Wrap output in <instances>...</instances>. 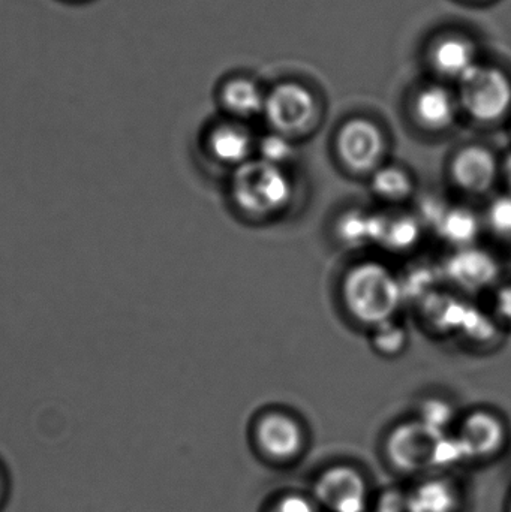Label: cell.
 <instances>
[{
  "instance_id": "obj_2",
  "label": "cell",
  "mask_w": 511,
  "mask_h": 512,
  "mask_svg": "<svg viewBox=\"0 0 511 512\" xmlns=\"http://www.w3.org/2000/svg\"><path fill=\"white\" fill-rule=\"evenodd\" d=\"M342 298L350 315L372 328L393 321L404 301L401 280L386 265L371 261L348 271Z\"/></svg>"
},
{
  "instance_id": "obj_25",
  "label": "cell",
  "mask_w": 511,
  "mask_h": 512,
  "mask_svg": "<svg viewBox=\"0 0 511 512\" xmlns=\"http://www.w3.org/2000/svg\"><path fill=\"white\" fill-rule=\"evenodd\" d=\"M486 222L498 237L511 242V194L501 195L489 204Z\"/></svg>"
},
{
  "instance_id": "obj_10",
  "label": "cell",
  "mask_w": 511,
  "mask_h": 512,
  "mask_svg": "<svg viewBox=\"0 0 511 512\" xmlns=\"http://www.w3.org/2000/svg\"><path fill=\"white\" fill-rule=\"evenodd\" d=\"M452 179L465 194L485 195L500 177V161L483 146H468L456 153L452 162Z\"/></svg>"
},
{
  "instance_id": "obj_13",
  "label": "cell",
  "mask_w": 511,
  "mask_h": 512,
  "mask_svg": "<svg viewBox=\"0 0 511 512\" xmlns=\"http://www.w3.org/2000/svg\"><path fill=\"white\" fill-rule=\"evenodd\" d=\"M410 495L416 512H459L464 507L462 487L450 474L420 478Z\"/></svg>"
},
{
  "instance_id": "obj_22",
  "label": "cell",
  "mask_w": 511,
  "mask_h": 512,
  "mask_svg": "<svg viewBox=\"0 0 511 512\" xmlns=\"http://www.w3.org/2000/svg\"><path fill=\"white\" fill-rule=\"evenodd\" d=\"M258 152H260V159H263V161L276 165V167L285 168L294 161L296 147L291 143V138L275 132V134L267 135L260 141Z\"/></svg>"
},
{
  "instance_id": "obj_24",
  "label": "cell",
  "mask_w": 511,
  "mask_h": 512,
  "mask_svg": "<svg viewBox=\"0 0 511 512\" xmlns=\"http://www.w3.org/2000/svg\"><path fill=\"white\" fill-rule=\"evenodd\" d=\"M419 420L441 432H449L455 420V408L443 399H428L420 406Z\"/></svg>"
},
{
  "instance_id": "obj_9",
  "label": "cell",
  "mask_w": 511,
  "mask_h": 512,
  "mask_svg": "<svg viewBox=\"0 0 511 512\" xmlns=\"http://www.w3.org/2000/svg\"><path fill=\"white\" fill-rule=\"evenodd\" d=\"M456 439L468 463H483L503 453L509 441L506 423L494 412L474 411L462 420Z\"/></svg>"
},
{
  "instance_id": "obj_11",
  "label": "cell",
  "mask_w": 511,
  "mask_h": 512,
  "mask_svg": "<svg viewBox=\"0 0 511 512\" xmlns=\"http://www.w3.org/2000/svg\"><path fill=\"white\" fill-rule=\"evenodd\" d=\"M444 273L459 288L479 292L491 288L497 282L501 268L494 255L485 249L470 246L458 249L447 259Z\"/></svg>"
},
{
  "instance_id": "obj_28",
  "label": "cell",
  "mask_w": 511,
  "mask_h": 512,
  "mask_svg": "<svg viewBox=\"0 0 511 512\" xmlns=\"http://www.w3.org/2000/svg\"><path fill=\"white\" fill-rule=\"evenodd\" d=\"M494 310L500 321L511 325V283L501 286L495 292Z\"/></svg>"
},
{
  "instance_id": "obj_1",
  "label": "cell",
  "mask_w": 511,
  "mask_h": 512,
  "mask_svg": "<svg viewBox=\"0 0 511 512\" xmlns=\"http://www.w3.org/2000/svg\"><path fill=\"white\" fill-rule=\"evenodd\" d=\"M384 456L396 471L420 478L449 474L467 463L455 435L434 429L419 418L399 424L389 433Z\"/></svg>"
},
{
  "instance_id": "obj_7",
  "label": "cell",
  "mask_w": 511,
  "mask_h": 512,
  "mask_svg": "<svg viewBox=\"0 0 511 512\" xmlns=\"http://www.w3.org/2000/svg\"><path fill=\"white\" fill-rule=\"evenodd\" d=\"M255 445L264 459L276 465H290L305 450L306 436L302 424L285 412L264 414L255 424Z\"/></svg>"
},
{
  "instance_id": "obj_5",
  "label": "cell",
  "mask_w": 511,
  "mask_h": 512,
  "mask_svg": "<svg viewBox=\"0 0 511 512\" xmlns=\"http://www.w3.org/2000/svg\"><path fill=\"white\" fill-rule=\"evenodd\" d=\"M311 496L321 511L368 512L372 507L368 478L347 463L329 466L312 484Z\"/></svg>"
},
{
  "instance_id": "obj_8",
  "label": "cell",
  "mask_w": 511,
  "mask_h": 512,
  "mask_svg": "<svg viewBox=\"0 0 511 512\" xmlns=\"http://www.w3.org/2000/svg\"><path fill=\"white\" fill-rule=\"evenodd\" d=\"M317 108L314 96L299 84H281L266 96L264 116L275 132L291 138L311 128Z\"/></svg>"
},
{
  "instance_id": "obj_12",
  "label": "cell",
  "mask_w": 511,
  "mask_h": 512,
  "mask_svg": "<svg viewBox=\"0 0 511 512\" xmlns=\"http://www.w3.org/2000/svg\"><path fill=\"white\" fill-rule=\"evenodd\" d=\"M252 147L251 134L234 123H218L207 131L201 141V152L210 162L234 170L249 161Z\"/></svg>"
},
{
  "instance_id": "obj_6",
  "label": "cell",
  "mask_w": 511,
  "mask_h": 512,
  "mask_svg": "<svg viewBox=\"0 0 511 512\" xmlns=\"http://www.w3.org/2000/svg\"><path fill=\"white\" fill-rule=\"evenodd\" d=\"M336 150L342 164L353 173H375L386 155V140L375 123L354 119L339 131Z\"/></svg>"
},
{
  "instance_id": "obj_16",
  "label": "cell",
  "mask_w": 511,
  "mask_h": 512,
  "mask_svg": "<svg viewBox=\"0 0 511 512\" xmlns=\"http://www.w3.org/2000/svg\"><path fill=\"white\" fill-rule=\"evenodd\" d=\"M434 228L444 242L456 249H464L476 242L480 222L470 209L447 206Z\"/></svg>"
},
{
  "instance_id": "obj_14",
  "label": "cell",
  "mask_w": 511,
  "mask_h": 512,
  "mask_svg": "<svg viewBox=\"0 0 511 512\" xmlns=\"http://www.w3.org/2000/svg\"><path fill=\"white\" fill-rule=\"evenodd\" d=\"M414 113L423 128L443 131L455 123L458 104L455 96L443 86H429L417 96Z\"/></svg>"
},
{
  "instance_id": "obj_3",
  "label": "cell",
  "mask_w": 511,
  "mask_h": 512,
  "mask_svg": "<svg viewBox=\"0 0 511 512\" xmlns=\"http://www.w3.org/2000/svg\"><path fill=\"white\" fill-rule=\"evenodd\" d=\"M230 194L243 213L270 216L287 209L293 200V180L285 168L263 159H249L234 170Z\"/></svg>"
},
{
  "instance_id": "obj_18",
  "label": "cell",
  "mask_w": 511,
  "mask_h": 512,
  "mask_svg": "<svg viewBox=\"0 0 511 512\" xmlns=\"http://www.w3.org/2000/svg\"><path fill=\"white\" fill-rule=\"evenodd\" d=\"M422 222L416 216L380 215L377 245L393 252H407L422 239Z\"/></svg>"
},
{
  "instance_id": "obj_17",
  "label": "cell",
  "mask_w": 511,
  "mask_h": 512,
  "mask_svg": "<svg viewBox=\"0 0 511 512\" xmlns=\"http://www.w3.org/2000/svg\"><path fill=\"white\" fill-rule=\"evenodd\" d=\"M471 307L473 306L453 295H441L435 292L426 297L423 303L426 319L431 322L435 330L443 333H462Z\"/></svg>"
},
{
  "instance_id": "obj_4",
  "label": "cell",
  "mask_w": 511,
  "mask_h": 512,
  "mask_svg": "<svg viewBox=\"0 0 511 512\" xmlns=\"http://www.w3.org/2000/svg\"><path fill=\"white\" fill-rule=\"evenodd\" d=\"M464 110L480 123L500 122L511 111V78L495 66L477 65L459 81Z\"/></svg>"
},
{
  "instance_id": "obj_26",
  "label": "cell",
  "mask_w": 511,
  "mask_h": 512,
  "mask_svg": "<svg viewBox=\"0 0 511 512\" xmlns=\"http://www.w3.org/2000/svg\"><path fill=\"white\" fill-rule=\"evenodd\" d=\"M372 512H416L411 502L410 489L389 487L372 499Z\"/></svg>"
},
{
  "instance_id": "obj_29",
  "label": "cell",
  "mask_w": 511,
  "mask_h": 512,
  "mask_svg": "<svg viewBox=\"0 0 511 512\" xmlns=\"http://www.w3.org/2000/svg\"><path fill=\"white\" fill-rule=\"evenodd\" d=\"M500 176L503 177L504 183L509 188V194H511V152L507 153L503 161L500 162Z\"/></svg>"
},
{
  "instance_id": "obj_27",
  "label": "cell",
  "mask_w": 511,
  "mask_h": 512,
  "mask_svg": "<svg viewBox=\"0 0 511 512\" xmlns=\"http://www.w3.org/2000/svg\"><path fill=\"white\" fill-rule=\"evenodd\" d=\"M266 512H321V510L311 495L290 492L275 499Z\"/></svg>"
},
{
  "instance_id": "obj_21",
  "label": "cell",
  "mask_w": 511,
  "mask_h": 512,
  "mask_svg": "<svg viewBox=\"0 0 511 512\" xmlns=\"http://www.w3.org/2000/svg\"><path fill=\"white\" fill-rule=\"evenodd\" d=\"M372 191L386 203H405L414 194L413 177L404 168L380 167L372 174Z\"/></svg>"
},
{
  "instance_id": "obj_23",
  "label": "cell",
  "mask_w": 511,
  "mask_h": 512,
  "mask_svg": "<svg viewBox=\"0 0 511 512\" xmlns=\"http://www.w3.org/2000/svg\"><path fill=\"white\" fill-rule=\"evenodd\" d=\"M407 339V331L395 319L378 325L372 331V345L383 355H398L404 351Z\"/></svg>"
},
{
  "instance_id": "obj_30",
  "label": "cell",
  "mask_w": 511,
  "mask_h": 512,
  "mask_svg": "<svg viewBox=\"0 0 511 512\" xmlns=\"http://www.w3.org/2000/svg\"><path fill=\"white\" fill-rule=\"evenodd\" d=\"M510 512H511V501H510Z\"/></svg>"
},
{
  "instance_id": "obj_19",
  "label": "cell",
  "mask_w": 511,
  "mask_h": 512,
  "mask_svg": "<svg viewBox=\"0 0 511 512\" xmlns=\"http://www.w3.org/2000/svg\"><path fill=\"white\" fill-rule=\"evenodd\" d=\"M221 101L228 113L248 119L264 113L266 95L252 81L233 80L222 89Z\"/></svg>"
},
{
  "instance_id": "obj_15",
  "label": "cell",
  "mask_w": 511,
  "mask_h": 512,
  "mask_svg": "<svg viewBox=\"0 0 511 512\" xmlns=\"http://www.w3.org/2000/svg\"><path fill=\"white\" fill-rule=\"evenodd\" d=\"M432 63L441 75L461 81L467 77L479 62H477L476 47L464 38L443 39L432 51Z\"/></svg>"
},
{
  "instance_id": "obj_20",
  "label": "cell",
  "mask_w": 511,
  "mask_h": 512,
  "mask_svg": "<svg viewBox=\"0 0 511 512\" xmlns=\"http://www.w3.org/2000/svg\"><path fill=\"white\" fill-rule=\"evenodd\" d=\"M378 228L380 215L353 210L339 219L336 233L350 248H365L368 245H377Z\"/></svg>"
}]
</instances>
